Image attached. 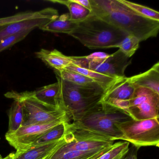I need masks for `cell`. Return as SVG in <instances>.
<instances>
[{"label": "cell", "mask_w": 159, "mask_h": 159, "mask_svg": "<svg viewBox=\"0 0 159 159\" xmlns=\"http://www.w3.org/2000/svg\"><path fill=\"white\" fill-rule=\"evenodd\" d=\"M91 14L133 35L139 41L157 37L159 21L143 17L120 0H89Z\"/></svg>", "instance_id": "6da1fadb"}, {"label": "cell", "mask_w": 159, "mask_h": 159, "mask_svg": "<svg viewBox=\"0 0 159 159\" xmlns=\"http://www.w3.org/2000/svg\"><path fill=\"white\" fill-rule=\"evenodd\" d=\"M56 77L60 86V107L73 121L99 103L104 94L105 89L97 83L79 85Z\"/></svg>", "instance_id": "7a4b0ae2"}, {"label": "cell", "mask_w": 159, "mask_h": 159, "mask_svg": "<svg viewBox=\"0 0 159 159\" xmlns=\"http://www.w3.org/2000/svg\"><path fill=\"white\" fill-rule=\"evenodd\" d=\"M69 35L87 48L94 50L118 48L129 35L91 13L88 17L78 23Z\"/></svg>", "instance_id": "3957f363"}, {"label": "cell", "mask_w": 159, "mask_h": 159, "mask_svg": "<svg viewBox=\"0 0 159 159\" xmlns=\"http://www.w3.org/2000/svg\"><path fill=\"white\" fill-rule=\"evenodd\" d=\"M132 119L124 111L100 101L80 119L72 123L80 128L115 141L123 138L122 134L116 124Z\"/></svg>", "instance_id": "277c9868"}, {"label": "cell", "mask_w": 159, "mask_h": 159, "mask_svg": "<svg viewBox=\"0 0 159 159\" xmlns=\"http://www.w3.org/2000/svg\"><path fill=\"white\" fill-rule=\"evenodd\" d=\"M6 98L17 100L23 105L24 120L22 126L51 122L59 120L70 121L66 112L61 109H56L40 102L34 97L33 92L18 93L14 91L4 95Z\"/></svg>", "instance_id": "5b68a950"}, {"label": "cell", "mask_w": 159, "mask_h": 159, "mask_svg": "<svg viewBox=\"0 0 159 159\" xmlns=\"http://www.w3.org/2000/svg\"><path fill=\"white\" fill-rule=\"evenodd\" d=\"M159 118L141 120L132 119L116 125L122 134V140L131 143L137 149L147 146L159 148Z\"/></svg>", "instance_id": "8992f818"}, {"label": "cell", "mask_w": 159, "mask_h": 159, "mask_svg": "<svg viewBox=\"0 0 159 159\" xmlns=\"http://www.w3.org/2000/svg\"><path fill=\"white\" fill-rule=\"evenodd\" d=\"M71 57L74 60L73 65L116 79L125 77V71L132 61L119 49L101 59H87L85 56Z\"/></svg>", "instance_id": "52a82bcc"}, {"label": "cell", "mask_w": 159, "mask_h": 159, "mask_svg": "<svg viewBox=\"0 0 159 159\" xmlns=\"http://www.w3.org/2000/svg\"><path fill=\"white\" fill-rule=\"evenodd\" d=\"M159 94L148 88L136 87L126 112L133 120L159 118Z\"/></svg>", "instance_id": "ba28073f"}, {"label": "cell", "mask_w": 159, "mask_h": 159, "mask_svg": "<svg viewBox=\"0 0 159 159\" xmlns=\"http://www.w3.org/2000/svg\"><path fill=\"white\" fill-rule=\"evenodd\" d=\"M63 121H70L59 120L51 122L22 126L15 133H6L5 138L10 145L16 150V152H22L31 148L34 142L44 133Z\"/></svg>", "instance_id": "9c48e42d"}, {"label": "cell", "mask_w": 159, "mask_h": 159, "mask_svg": "<svg viewBox=\"0 0 159 159\" xmlns=\"http://www.w3.org/2000/svg\"><path fill=\"white\" fill-rule=\"evenodd\" d=\"M135 87L129 78H118L104 91L100 101L120 109L126 112Z\"/></svg>", "instance_id": "30bf717a"}, {"label": "cell", "mask_w": 159, "mask_h": 159, "mask_svg": "<svg viewBox=\"0 0 159 159\" xmlns=\"http://www.w3.org/2000/svg\"><path fill=\"white\" fill-rule=\"evenodd\" d=\"M58 12L46 16L35 17L14 22L0 26V42L3 39L12 35L26 31L33 30L37 28L48 24L57 18Z\"/></svg>", "instance_id": "8fae6325"}, {"label": "cell", "mask_w": 159, "mask_h": 159, "mask_svg": "<svg viewBox=\"0 0 159 159\" xmlns=\"http://www.w3.org/2000/svg\"><path fill=\"white\" fill-rule=\"evenodd\" d=\"M67 131L65 136L57 141L32 147L27 150L15 153L13 159H47L58 148L70 140Z\"/></svg>", "instance_id": "7c38bea8"}, {"label": "cell", "mask_w": 159, "mask_h": 159, "mask_svg": "<svg viewBox=\"0 0 159 159\" xmlns=\"http://www.w3.org/2000/svg\"><path fill=\"white\" fill-rule=\"evenodd\" d=\"M38 58L54 71H61L74 63L71 56H66L57 50L48 51L42 49L36 53Z\"/></svg>", "instance_id": "4fadbf2b"}, {"label": "cell", "mask_w": 159, "mask_h": 159, "mask_svg": "<svg viewBox=\"0 0 159 159\" xmlns=\"http://www.w3.org/2000/svg\"><path fill=\"white\" fill-rule=\"evenodd\" d=\"M135 87L148 88L159 94V63L157 62L146 72L129 78Z\"/></svg>", "instance_id": "5bb4252c"}, {"label": "cell", "mask_w": 159, "mask_h": 159, "mask_svg": "<svg viewBox=\"0 0 159 159\" xmlns=\"http://www.w3.org/2000/svg\"><path fill=\"white\" fill-rule=\"evenodd\" d=\"M32 92L34 97L43 104L54 108L62 109L60 107V86L58 81Z\"/></svg>", "instance_id": "9a60e30c"}, {"label": "cell", "mask_w": 159, "mask_h": 159, "mask_svg": "<svg viewBox=\"0 0 159 159\" xmlns=\"http://www.w3.org/2000/svg\"><path fill=\"white\" fill-rule=\"evenodd\" d=\"M79 23L70 20L69 14H65L40 27L39 29L43 31L70 35L77 27Z\"/></svg>", "instance_id": "2e32d148"}, {"label": "cell", "mask_w": 159, "mask_h": 159, "mask_svg": "<svg viewBox=\"0 0 159 159\" xmlns=\"http://www.w3.org/2000/svg\"><path fill=\"white\" fill-rule=\"evenodd\" d=\"M112 146L98 151L91 152L64 149L61 147L47 159H96L108 151Z\"/></svg>", "instance_id": "e0dca14e"}, {"label": "cell", "mask_w": 159, "mask_h": 159, "mask_svg": "<svg viewBox=\"0 0 159 159\" xmlns=\"http://www.w3.org/2000/svg\"><path fill=\"white\" fill-rule=\"evenodd\" d=\"M69 123V121H63L51 128L39 138L31 148L54 142L63 138L66 133Z\"/></svg>", "instance_id": "ac0fdd59"}, {"label": "cell", "mask_w": 159, "mask_h": 159, "mask_svg": "<svg viewBox=\"0 0 159 159\" xmlns=\"http://www.w3.org/2000/svg\"><path fill=\"white\" fill-rule=\"evenodd\" d=\"M65 70L74 71V72H78L92 79L97 83L100 84L105 89V90L115 80L117 79L116 78L98 73L93 70L87 69L80 67L73 64H71L70 66L66 68Z\"/></svg>", "instance_id": "d6986e66"}, {"label": "cell", "mask_w": 159, "mask_h": 159, "mask_svg": "<svg viewBox=\"0 0 159 159\" xmlns=\"http://www.w3.org/2000/svg\"><path fill=\"white\" fill-rule=\"evenodd\" d=\"M9 128L8 134H12L22 127L24 120L23 105L21 102L14 100L9 111Z\"/></svg>", "instance_id": "ffe728a7"}, {"label": "cell", "mask_w": 159, "mask_h": 159, "mask_svg": "<svg viewBox=\"0 0 159 159\" xmlns=\"http://www.w3.org/2000/svg\"><path fill=\"white\" fill-rule=\"evenodd\" d=\"M54 3L63 4L67 7L70 11V20L80 22L88 17L91 12L84 7L73 1V0H53L49 1Z\"/></svg>", "instance_id": "44dd1931"}, {"label": "cell", "mask_w": 159, "mask_h": 159, "mask_svg": "<svg viewBox=\"0 0 159 159\" xmlns=\"http://www.w3.org/2000/svg\"><path fill=\"white\" fill-rule=\"evenodd\" d=\"M56 76L67 81L79 85H89L95 83L92 79L80 73L67 70L54 71Z\"/></svg>", "instance_id": "7402d4cb"}, {"label": "cell", "mask_w": 159, "mask_h": 159, "mask_svg": "<svg viewBox=\"0 0 159 159\" xmlns=\"http://www.w3.org/2000/svg\"><path fill=\"white\" fill-rule=\"evenodd\" d=\"M129 145L127 141L114 143L108 151L96 159H121L129 151Z\"/></svg>", "instance_id": "603a6c76"}, {"label": "cell", "mask_w": 159, "mask_h": 159, "mask_svg": "<svg viewBox=\"0 0 159 159\" xmlns=\"http://www.w3.org/2000/svg\"><path fill=\"white\" fill-rule=\"evenodd\" d=\"M120 1L139 15L151 20L159 21V13L157 11H154L148 7L125 0H120Z\"/></svg>", "instance_id": "cb8c5ba5"}, {"label": "cell", "mask_w": 159, "mask_h": 159, "mask_svg": "<svg viewBox=\"0 0 159 159\" xmlns=\"http://www.w3.org/2000/svg\"><path fill=\"white\" fill-rule=\"evenodd\" d=\"M139 40L133 35L125 37L118 45V48L127 57L130 58L134 55L139 47Z\"/></svg>", "instance_id": "d4e9b609"}, {"label": "cell", "mask_w": 159, "mask_h": 159, "mask_svg": "<svg viewBox=\"0 0 159 159\" xmlns=\"http://www.w3.org/2000/svg\"><path fill=\"white\" fill-rule=\"evenodd\" d=\"M31 31L32 30H26L3 39L0 42V53L23 40Z\"/></svg>", "instance_id": "484cf974"}, {"label": "cell", "mask_w": 159, "mask_h": 159, "mask_svg": "<svg viewBox=\"0 0 159 159\" xmlns=\"http://www.w3.org/2000/svg\"><path fill=\"white\" fill-rule=\"evenodd\" d=\"M137 150L135 147L132 146L131 148H129L128 152L121 158V159H137Z\"/></svg>", "instance_id": "4316f807"}, {"label": "cell", "mask_w": 159, "mask_h": 159, "mask_svg": "<svg viewBox=\"0 0 159 159\" xmlns=\"http://www.w3.org/2000/svg\"><path fill=\"white\" fill-rule=\"evenodd\" d=\"M109 56V55L104 52H97L91 54L87 56H85V57L87 59H101L107 57Z\"/></svg>", "instance_id": "83f0119b"}, {"label": "cell", "mask_w": 159, "mask_h": 159, "mask_svg": "<svg viewBox=\"0 0 159 159\" xmlns=\"http://www.w3.org/2000/svg\"><path fill=\"white\" fill-rule=\"evenodd\" d=\"M73 1L81 5L90 11L91 12L92 11V8L89 0H73Z\"/></svg>", "instance_id": "f1b7e54d"}, {"label": "cell", "mask_w": 159, "mask_h": 159, "mask_svg": "<svg viewBox=\"0 0 159 159\" xmlns=\"http://www.w3.org/2000/svg\"><path fill=\"white\" fill-rule=\"evenodd\" d=\"M15 153H11L7 155L6 157L4 158H2V159H13L14 158Z\"/></svg>", "instance_id": "f546056e"}, {"label": "cell", "mask_w": 159, "mask_h": 159, "mask_svg": "<svg viewBox=\"0 0 159 159\" xmlns=\"http://www.w3.org/2000/svg\"><path fill=\"white\" fill-rule=\"evenodd\" d=\"M2 156L1 155H0V159H2Z\"/></svg>", "instance_id": "4dcf8cb0"}]
</instances>
